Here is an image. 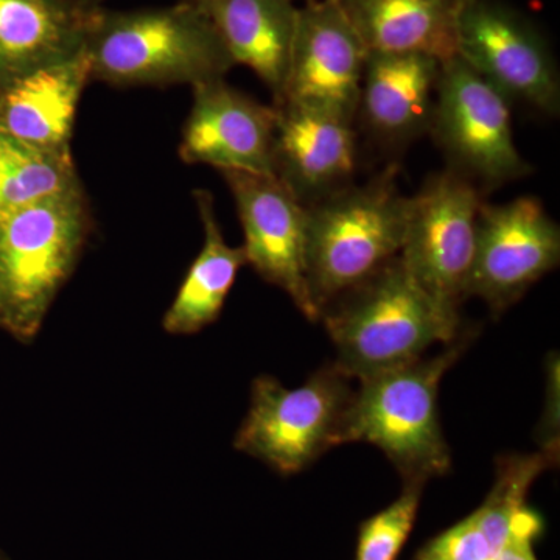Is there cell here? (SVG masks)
<instances>
[{
  "instance_id": "obj_1",
  "label": "cell",
  "mask_w": 560,
  "mask_h": 560,
  "mask_svg": "<svg viewBox=\"0 0 560 560\" xmlns=\"http://www.w3.org/2000/svg\"><path fill=\"white\" fill-rule=\"evenodd\" d=\"M91 80L116 88L224 80L235 62L195 0L160 9H103L86 43Z\"/></svg>"
},
{
  "instance_id": "obj_2",
  "label": "cell",
  "mask_w": 560,
  "mask_h": 560,
  "mask_svg": "<svg viewBox=\"0 0 560 560\" xmlns=\"http://www.w3.org/2000/svg\"><path fill=\"white\" fill-rule=\"evenodd\" d=\"M337 366L364 381L420 359L430 346L452 345L459 315L442 308L412 279L400 257L330 302L323 313Z\"/></svg>"
},
{
  "instance_id": "obj_3",
  "label": "cell",
  "mask_w": 560,
  "mask_h": 560,
  "mask_svg": "<svg viewBox=\"0 0 560 560\" xmlns=\"http://www.w3.org/2000/svg\"><path fill=\"white\" fill-rule=\"evenodd\" d=\"M397 173L390 164L370 183L307 206L305 276L318 320L330 302L399 256L411 197L401 194Z\"/></svg>"
},
{
  "instance_id": "obj_4",
  "label": "cell",
  "mask_w": 560,
  "mask_h": 560,
  "mask_svg": "<svg viewBox=\"0 0 560 560\" xmlns=\"http://www.w3.org/2000/svg\"><path fill=\"white\" fill-rule=\"evenodd\" d=\"M92 226L84 189L0 219V330L22 345L36 340L79 265Z\"/></svg>"
},
{
  "instance_id": "obj_5",
  "label": "cell",
  "mask_w": 560,
  "mask_h": 560,
  "mask_svg": "<svg viewBox=\"0 0 560 560\" xmlns=\"http://www.w3.org/2000/svg\"><path fill=\"white\" fill-rule=\"evenodd\" d=\"M466 348L452 342L433 359L401 364L360 381L342 418L338 445L370 442L381 448L405 482L425 485L452 466L438 411L445 372Z\"/></svg>"
},
{
  "instance_id": "obj_6",
  "label": "cell",
  "mask_w": 560,
  "mask_h": 560,
  "mask_svg": "<svg viewBox=\"0 0 560 560\" xmlns=\"http://www.w3.org/2000/svg\"><path fill=\"white\" fill-rule=\"evenodd\" d=\"M350 382L335 363L294 389L260 375L253 382L248 415L235 434V451L283 477L307 469L338 445L342 418L355 393Z\"/></svg>"
},
{
  "instance_id": "obj_7",
  "label": "cell",
  "mask_w": 560,
  "mask_h": 560,
  "mask_svg": "<svg viewBox=\"0 0 560 560\" xmlns=\"http://www.w3.org/2000/svg\"><path fill=\"white\" fill-rule=\"evenodd\" d=\"M429 135L448 168L481 190L529 175L512 135L510 102L459 57L441 62Z\"/></svg>"
},
{
  "instance_id": "obj_8",
  "label": "cell",
  "mask_w": 560,
  "mask_h": 560,
  "mask_svg": "<svg viewBox=\"0 0 560 560\" xmlns=\"http://www.w3.org/2000/svg\"><path fill=\"white\" fill-rule=\"evenodd\" d=\"M482 201L480 187L451 168L431 176L411 197L401 264L453 315L467 300Z\"/></svg>"
},
{
  "instance_id": "obj_9",
  "label": "cell",
  "mask_w": 560,
  "mask_h": 560,
  "mask_svg": "<svg viewBox=\"0 0 560 560\" xmlns=\"http://www.w3.org/2000/svg\"><path fill=\"white\" fill-rule=\"evenodd\" d=\"M456 57L508 102L559 116L558 65L540 32L517 11L497 0H460Z\"/></svg>"
},
{
  "instance_id": "obj_10",
  "label": "cell",
  "mask_w": 560,
  "mask_h": 560,
  "mask_svg": "<svg viewBox=\"0 0 560 560\" xmlns=\"http://www.w3.org/2000/svg\"><path fill=\"white\" fill-rule=\"evenodd\" d=\"M559 261V224L541 201L534 197L504 205L482 201L467 298H480L493 315H501Z\"/></svg>"
},
{
  "instance_id": "obj_11",
  "label": "cell",
  "mask_w": 560,
  "mask_h": 560,
  "mask_svg": "<svg viewBox=\"0 0 560 560\" xmlns=\"http://www.w3.org/2000/svg\"><path fill=\"white\" fill-rule=\"evenodd\" d=\"M368 50L341 0L305 2L298 11L282 98L355 124Z\"/></svg>"
},
{
  "instance_id": "obj_12",
  "label": "cell",
  "mask_w": 560,
  "mask_h": 560,
  "mask_svg": "<svg viewBox=\"0 0 560 560\" xmlns=\"http://www.w3.org/2000/svg\"><path fill=\"white\" fill-rule=\"evenodd\" d=\"M243 232L246 261L265 282L285 291L305 318L318 320L305 276L307 208L276 176L220 172Z\"/></svg>"
},
{
  "instance_id": "obj_13",
  "label": "cell",
  "mask_w": 560,
  "mask_h": 560,
  "mask_svg": "<svg viewBox=\"0 0 560 560\" xmlns=\"http://www.w3.org/2000/svg\"><path fill=\"white\" fill-rule=\"evenodd\" d=\"M179 156L219 172L275 176L276 109L235 90L226 80L191 88Z\"/></svg>"
},
{
  "instance_id": "obj_14",
  "label": "cell",
  "mask_w": 560,
  "mask_h": 560,
  "mask_svg": "<svg viewBox=\"0 0 560 560\" xmlns=\"http://www.w3.org/2000/svg\"><path fill=\"white\" fill-rule=\"evenodd\" d=\"M276 109L275 176L307 208L350 186L357 167L355 124L296 103Z\"/></svg>"
},
{
  "instance_id": "obj_15",
  "label": "cell",
  "mask_w": 560,
  "mask_h": 560,
  "mask_svg": "<svg viewBox=\"0 0 560 560\" xmlns=\"http://www.w3.org/2000/svg\"><path fill=\"white\" fill-rule=\"evenodd\" d=\"M441 61L418 54L370 51L361 81L357 119L390 149L429 135Z\"/></svg>"
},
{
  "instance_id": "obj_16",
  "label": "cell",
  "mask_w": 560,
  "mask_h": 560,
  "mask_svg": "<svg viewBox=\"0 0 560 560\" xmlns=\"http://www.w3.org/2000/svg\"><path fill=\"white\" fill-rule=\"evenodd\" d=\"M103 0H0V90L84 54Z\"/></svg>"
},
{
  "instance_id": "obj_17",
  "label": "cell",
  "mask_w": 560,
  "mask_h": 560,
  "mask_svg": "<svg viewBox=\"0 0 560 560\" xmlns=\"http://www.w3.org/2000/svg\"><path fill=\"white\" fill-rule=\"evenodd\" d=\"M90 81L86 51L11 81L0 90V131L36 150L72 154L77 110Z\"/></svg>"
},
{
  "instance_id": "obj_18",
  "label": "cell",
  "mask_w": 560,
  "mask_h": 560,
  "mask_svg": "<svg viewBox=\"0 0 560 560\" xmlns=\"http://www.w3.org/2000/svg\"><path fill=\"white\" fill-rule=\"evenodd\" d=\"M208 14L235 66L253 70L282 98L296 32L294 0H195Z\"/></svg>"
},
{
  "instance_id": "obj_19",
  "label": "cell",
  "mask_w": 560,
  "mask_h": 560,
  "mask_svg": "<svg viewBox=\"0 0 560 560\" xmlns=\"http://www.w3.org/2000/svg\"><path fill=\"white\" fill-rule=\"evenodd\" d=\"M368 54L456 57L460 0H341Z\"/></svg>"
},
{
  "instance_id": "obj_20",
  "label": "cell",
  "mask_w": 560,
  "mask_h": 560,
  "mask_svg": "<svg viewBox=\"0 0 560 560\" xmlns=\"http://www.w3.org/2000/svg\"><path fill=\"white\" fill-rule=\"evenodd\" d=\"M194 198L205 243L162 319V327L171 335L198 334L215 323L238 271L248 264L243 246H231L224 241L212 194L195 190Z\"/></svg>"
},
{
  "instance_id": "obj_21",
  "label": "cell",
  "mask_w": 560,
  "mask_h": 560,
  "mask_svg": "<svg viewBox=\"0 0 560 560\" xmlns=\"http://www.w3.org/2000/svg\"><path fill=\"white\" fill-rule=\"evenodd\" d=\"M79 189L72 154L36 150L0 131V219Z\"/></svg>"
},
{
  "instance_id": "obj_22",
  "label": "cell",
  "mask_w": 560,
  "mask_h": 560,
  "mask_svg": "<svg viewBox=\"0 0 560 560\" xmlns=\"http://www.w3.org/2000/svg\"><path fill=\"white\" fill-rule=\"evenodd\" d=\"M423 485L405 482L399 499L361 523L355 560H397L407 544L422 495Z\"/></svg>"
},
{
  "instance_id": "obj_23",
  "label": "cell",
  "mask_w": 560,
  "mask_h": 560,
  "mask_svg": "<svg viewBox=\"0 0 560 560\" xmlns=\"http://www.w3.org/2000/svg\"><path fill=\"white\" fill-rule=\"evenodd\" d=\"M495 551L477 514L471 512L469 517L427 541L412 560H489Z\"/></svg>"
},
{
  "instance_id": "obj_24",
  "label": "cell",
  "mask_w": 560,
  "mask_h": 560,
  "mask_svg": "<svg viewBox=\"0 0 560 560\" xmlns=\"http://www.w3.org/2000/svg\"><path fill=\"white\" fill-rule=\"evenodd\" d=\"M541 521L536 512L528 510L510 539L493 552L489 560H537L534 540L540 536Z\"/></svg>"
},
{
  "instance_id": "obj_25",
  "label": "cell",
  "mask_w": 560,
  "mask_h": 560,
  "mask_svg": "<svg viewBox=\"0 0 560 560\" xmlns=\"http://www.w3.org/2000/svg\"><path fill=\"white\" fill-rule=\"evenodd\" d=\"M0 560H9L5 555H3L2 551H0Z\"/></svg>"
},
{
  "instance_id": "obj_26",
  "label": "cell",
  "mask_w": 560,
  "mask_h": 560,
  "mask_svg": "<svg viewBox=\"0 0 560 560\" xmlns=\"http://www.w3.org/2000/svg\"><path fill=\"white\" fill-rule=\"evenodd\" d=\"M305 2H315V0H305Z\"/></svg>"
}]
</instances>
